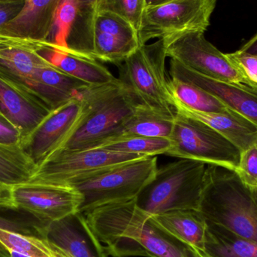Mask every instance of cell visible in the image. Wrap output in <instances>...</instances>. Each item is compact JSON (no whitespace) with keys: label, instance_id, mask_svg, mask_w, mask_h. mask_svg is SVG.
<instances>
[{"label":"cell","instance_id":"6da1fadb","mask_svg":"<svg viewBox=\"0 0 257 257\" xmlns=\"http://www.w3.org/2000/svg\"><path fill=\"white\" fill-rule=\"evenodd\" d=\"M85 216L96 238L112 257H188L187 246L163 232L136 199L96 208Z\"/></svg>","mask_w":257,"mask_h":257},{"label":"cell","instance_id":"7a4b0ae2","mask_svg":"<svg viewBox=\"0 0 257 257\" xmlns=\"http://www.w3.org/2000/svg\"><path fill=\"white\" fill-rule=\"evenodd\" d=\"M78 95L85 104V114L75 132L57 151L105 146L120 134L139 104L119 78L108 84L88 86Z\"/></svg>","mask_w":257,"mask_h":257},{"label":"cell","instance_id":"3957f363","mask_svg":"<svg viewBox=\"0 0 257 257\" xmlns=\"http://www.w3.org/2000/svg\"><path fill=\"white\" fill-rule=\"evenodd\" d=\"M197 211L207 223L257 242V189L245 185L233 170L207 165Z\"/></svg>","mask_w":257,"mask_h":257},{"label":"cell","instance_id":"277c9868","mask_svg":"<svg viewBox=\"0 0 257 257\" xmlns=\"http://www.w3.org/2000/svg\"><path fill=\"white\" fill-rule=\"evenodd\" d=\"M208 164L180 159L158 167L155 176L136 199L150 216L182 210L198 211Z\"/></svg>","mask_w":257,"mask_h":257},{"label":"cell","instance_id":"5b68a950","mask_svg":"<svg viewBox=\"0 0 257 257\" xmlns=\"http://www.w3.org/2000/svg\"><path fill=\"white\" fill-rule=\"evenodd\" d=\"M157 157H145L100 170L70 183L82 198L78 213L134 200L155 176Z\"/></svg>","mask_w":257,"mask_h":257},{"label":"cell","instance_id":"8992f818","mask_svg":"<svg viewBox=\"0 0 257 257\" xmlns=\"http://www.w3.org/2000/svg\"><path fill=\"white\" fill-rule=\"evenodd\" d=\"M166 57L163 40L140 45L119 66V79L126 84L139 104L166 114L175 115L168 89Z\"/></svg>","mask_w":257,"mask_h":257},{"label":"cell","instance_id":"52a82bcc","mask_svg":"<svg viewBox=\"0 0 257 257\" xmlns=\"http://www.w3.org/2000/svg\"><path fill=\"white\" fill-rule=\"evenodd\" d=\"M216 5V0L148 1L139 31L140 45L157 39L166 47L187 33H205Z\"/></svg>","mask_w":257,"mask_h":257},{"label":"cell","instance_id":"ba28073f","mask_svg":"<svg viewBox=\"0 0 257 257\" xmlns=\"http://www.w3.org/2000/svg\"><path fill=\"white\" fill-rule=\"evenodd\" d=\"M172 146L166 155L201 161L235 172L241 152L221 134L203 122L175 113Z\"/></svg>","mask_w":257,"mask_h":257},{"label":"cell","instance_id":"9c48e42d","mask_svg":"<svg viewBox=\"0 0 257 257\" xmlns=\"http://www.w3.org/2000/svg\"><path fill=\"white\" fill-rule=\"evenodd\" d=\"M143 158L102 149L57 151L36 166L28 184L67 187L92 174Z\"/></svg>","mask_w":257,"mask_h":257},{"label":"cell","instance_id":"30bf717a","mask_svg":"<svg viewBox=\"0 0 257 257\" xmlns=\"http://www.w3.org/2000/svg\"><path fill=\"white\" fill-rule=\"evenodd\" d=\"M96 12L97 0H59L48 42L94 58Z\"/></svg>","mask_w":257,"mask_h":257},{"label":"cell","instance_id":"8fae6325","mask_svg":"<svg viewBox=\"0 0 257 257\" xmlns=\"http://www.w3.org/2000/svg\"><path fill=\"white\" fill-rule=\"evenodd\" d=\"M166 48L167 57L202 76L223 82L244 84L226 54L207 40L204 32L180 36Z\"/></svg>","mask_w":257,"mask_h":257},{"label":"cell","instance_id":"7c38bea8","mask_svg":"<svg viewBox=\"0 0 257 257\" xmlns=\"http://www.w3.org/2000/svg\"><path fill=\"white\" fill-rule=\"evenodd\" d=\"M81 195L72 187L23 184L10 189V203L45 226L78 213Z\"/></svg>","mask_w":257,"mask_h":257},{"label":"cell","instance_id":"4fadbf2b","mask_svg":"<svg viewBox=\"0 0 257 257\" xmlns=\"http://www.w3.org/2000/svg\"><path fill=\"white\" fill-rule=\"evenodd\" d=\"M85 111L84 101L78 95L52 110L31 134L22 138L20 146L37 166L72 135Z\"/></svg>","mask_w":257,"mask_h":257},{"label":"cell","instance_id":"5bb4252c","mask_svg":"<svg viewBox=\"0 0 257 257\" xmlns=\"http://www.w3.org/2000/svg\"><path fill=\"white\" fill-rule=\"evenodd\" d=\"M172 78L188 81L214 95L229 110L248 119L257 126V89L246 84L215 81L202 76L176 60H170Z\"/></svg>","mask_w":257,"mask_h":257},{"label":"cell","instance_id":"9a60e30c","mask_svg":"<svg viewBox=\"0 0 257 257\" xmlns=\"http://www.w3.org/2000/svg\"><path fill=\"white\" fill-rule=\"evenodd\" d=\"M44 238L63 249L70 257H108L84 214L76 213L51 223L44 231Z\"/></svg>","mask_w":257,"mask_h":257},{"label":"cell","instance_id":"2e32d148","mask_svg":"<svg viewBox=\"0 0 257 257\" xmlns=\"http://www.w3.org/2000/svg\"><path fill=\"white\" fill-rule=\"evenodd\" d=\"M51 111L28 91L0 78V115L19 130L22 138L31 134Z\"/></svg>","mask_w":257,"mask_h":257},{"label":"cell","instance_id":"e0dca14e","mask_svg":"<svg viewBox=\"0 0 257 257\" xmlns=\"http://www.w3.org/2000/svg\"><path fill=\"white\" fill-rule=\"evenodd\" d=\"M36 48L47 63L89 86L108 84L117 79L96 59L71 52L48 41L36 42Z\"/></svg>","mask_w":257,"mask_h":257},{"label":"cell","instance_id":"ac0fdd59","mask_svg":"<svg viewBox=\"0 0 257 257\" xmlns=\"http://www.w3.org/2000/svg\"><path fill=\"white\" fill-rule=\"evenodd\" d=\"M88 86L48 63L33 71L26 80L24 89L50 110H54L78 96Z\"/></svg>","mask_w":257,"mask_h":257},{"label":"cell","instance_id":"d6986e66","mask_svg":"<svg viewBox=\"0 0 257 257\" xmlns=\"http://www.w3.org/2000/svg\"><path fill=\"white\" fill-rule=\"evenodd\" d=\"M58 3L59 0H25L18 15L0 27V36L36 42L48 41Z\"/></svg>","mask_w":257,"mask_h":257},{"label":"cell","instance_id":"ffe728a7","mask_svg":"<svg viewBox=\"0 0 257 257\" xmlns=\"http://www.w3.org/2000/svg\"><path fill=\"white\" fill-rule=\"evenodd\" d=\"M48 64L38 54L36 41L0 36V78L24 89L37 68Z\"/></svg>","mask_w":257,"mask_h":257},{"label":"cell","instance_id":"44dd1931","mask_svg":"<svg viewBox=\"0 0 257 257\" xmlns=\"http://www.w3.org/2000/svg\"><path fill=\"white\" fill-rule=\"evenodd\" d=\"M175 113L196 119L215 130L240 152L257 143V126L241 115L229 110L225 113L193 111L172 100Z\"/></svg>","mask_w":257,"mask_h":257},{"label":"cell","instance_id":"7402d4cb","mask_svg":"<svg viewBox=\"0 0 257 257\" xmlns=\"http://www.w3.org/2000/svg\"><path fill=\"white\" fill-rule=\"evenodd\" d=\"M160 229L179 242L203 251L207 223L196 211H173L151 216Z\"/></svg>","mask_w":257,"mask_h":257},{"label":"cell","instance_id":"603a6c76","mask_svg":"<svg viewBox=\"0 0 257 257\" xmlns=\"http://www.w3.org/2000/svg\"><path fill=\"white\" fill-rule=\"evenodd\" d=\"M175 115L166 114L139 104L120 134L108 143L128 137L170 139L175 128Z\"/></svg>","mask_w":257,"mask_h":257},{"label":"cell","instance_id":"cb8c5ba5","mask_svg":"<svg viewBox=\"0 0 257 257\" xmlns=\"http://www.w3.org/2000/svg\"><path fill=\"white\" fill-rule=\"evenodd\" d=\"M201 252L205 257H257V242L207 223L205 247Z\"/></svg>","mask_w":257,"mask_h":257},{"label":"cell","instance_id":"d4e9b609","mask_svg":"<svg viewBox=\"0 0 257 257\" xmlns=\"http://www.w3.org/2000/svg\"><path fill=\"white\" fill-rule=\"evenodd\" d=\"M168 89L172 100L193 111L225 113L229 110L214 95L188 81L169 78Z\"/></svg>","mask_w":257,"mask_h":257},{"label":"cell","instance_id":"484cf974","mask_svg":"<svg viewBox=\"0 0 257 257\" xmlns=\"http://www.w3.org/2000/svg\"><path fill=\"white\" fill-rule=\"evenodd\" d=\"M36 164L20 145L0 144V183L12 187L27 184L34 174Z\"/></svg>","mask_w":257,"mask_h":257},{"label":"cell","instance_id":"4316f807","mask_svg":"<svg viewBox=\"0 0 257 257\" xmlns=\"http://www.w3.org/2000/svg\"><path fill=\"white\" fill-rule=\"evenodd\" d=\"M0 243L10 252L26 257H70L45 238L20 235L0 229Z\"/></svg>","mask_w":257,"mask_h":257},{"label":"cell","instance_id":"83f0119b","mask_svg":"<svg viewBox=\"0 0 257 257\" xmlns=\"http://www.w3.org/2000/svg\"><path fill=\"white\" fill-rule=\"evenodd\" d=\"M172 146L170 139L160 137H128L114 140L97 149L145 157L166 155Z\"/></svg>","mask_w":257,"mask_h":257},{"label":"cell","instance_id":"f1b7e54d","mask_svg":"<svg viewBox=\"0 0 257 257\" xmlns=\"http://www.w3.org/2000/svg\"><path fill=\"white\" fill-rule=\"evenodd\" d=\"M47 226L33 215L12 205L0 204V229L28 236L44 238Z\"/></svg>","mask_w":257,"mask_h":257},{"label":"cell","instance_id":"f546056e","mask_svg":"<svg viewBox=\"0 0 257 257\" xmlns=\"http://www.w3.org/2000/svg\"><path fill=\"white\" fill-rule=\"evenodd\" d=\"M140 45L136 42L95 31L94 58L120 66Z\"/></svg>","mask_w":257,"mask_h":257},{"label":"cell","instance_id":"4dcf8cb0","mask_svg":"<svg viewBox=\"0 0 257 257\" xmlns=\"http://www.w3.org/2000/svg\"><path fill=\"white\" fill-rule=\"evenodd\" d=\"M95 31L140 44L139 34L130 23L116 14L98 9V6L95 18Z\"/></svg>","mask_w":257,"mask_h":257},{"label":"cell","instance_id":"1f68e13d","mask_svg":"<svg viewBox=\"0 0 257 257\" xmlns=\"http://www.w3.org/2000/svg\"><path fill=\"white\" fill-rule=\"evenodd\" d=\"M147 3V0H97V6L126 20L139 35Z\"/></svg>","mask_w":257,"mask_h":257},{"label":"cell","instance_id":"d6a6232c","mask_svg":"<svg viewBox=\"0 0 257 257\" xmlns=\"http://www.w3.org/2000/svg\"><path fill=\"white\" fill-rule=\"evenodd\" d=\"M226 56L242 77L244 84L257 89V55L238 49L235 52L226 54Z\"/></svg>","mask_w":257,"mask_h":257},{"label":"cell","instance_id":"836d02e7","mask_svg":"<svg viewBox=\"0 0 257 257\" xmlns=\"http://www.w3.org/2000/svg\"><path fill=\"white\" fill-rule=\"evenodd\" d=\"M235 172L245 185L257 189V143L241 152Z\"/></svg>","mask_w":257,"mask_h":257},{"label":"cell","instance_id":"e575fe53","mask_svg":"<svg viewBox=\"0 0 257 257\" xmlns=\"http://www.w3.org/2000/svg\"><path fill=\"white\" fill-rule=\"evenodd\" d=\"M22 135L12 123L0 116V144L17 146L21 144Z\"/></svg>","mask_w":257,"mask_h":257},{"label":"cell","instance_id":"d590c367","mask_svg":"<svg viewBox=\"0 0 257 257\" xmlns=\"http://www.w3.org/2000/svg\"><path fill=\"white\" fill-rule=\"evenodd\" d=\"M25 0H0V27L15 18L24 7Z\"/></svg>","mask_w":257,"mask_h":257},{"label":"cell","instance_id":"8d00e7d4","mask_svg":"<svg viewBox=\"0 0 257 257\" xmlns=\"http://www.w3.org/2000/svg\"><path fill=\"white\" fill-rule=\"evenodd\" d=\"M239 50L242 52L257 55V33L250 40L247 41Z\"/></svg>","mask_w":257,"mask_h":257},{"label":"cell","instance_id":"74e56055","mask_svg":"<svg viewBox=\"0 0 257 257\" xmlns=\"http://www.w3.org/2000/svg\"><path fill=\"white\" fill-rule=\"evenodd\" d=\"M10 189L0 183V204L11 205L10 203Z\"/></svg>","mask_w":257,"mask_h":257},{"label":"cell","instance_id":"f35d334b","mask_svg":"<svg viewBox=\"0 0 257 257\" xmlns=\"http://www.w3.org/2000/svg\"><path fill=\"white\" fill-rule=\"evenodd\" d=\"M187 256L188 257H205L200 250L187 246Z\"/></svg>","mask_w":257,"mask_h":257},{"label":"cell","instance_id":"ab89813d","mask_svg":"<svg viewBox=\"0 0 257 257\" xmlns=\"http://www.w3.org/2000/svg\"><path fill=\"white\" fill-rule=\"evenodd\" d=\"M0 257H12L10 251L0 243Z\"/></svg>","mask_w":257,"mask_h":257},{"label":"cell","instance_id":"60d3db41","mask_svg":"<svg viewBox=\"0 0 257 257\" xmlns=\"http://www.w3.org/2000/svg\"><path fill=\"white\" fill-rule=\"evenodd\" d=\"M12 257H26L19 254V253H15V252H10Z\"/></svg>","mask_w":257,"mask_h":257},{"label":"cell","instance_id":"b9f144b4","mask_svg":"<svg viewBox=\"0 0 257 257\" xmlns=\"http://www.w3.org/2000/svg\"><path fill=\"white\" fill-rule=\"evenodd\" d=\"M0 116H2L1 115H0Z\"/></svg>","mask_w":257,"mask_h":257}]
</instances>
